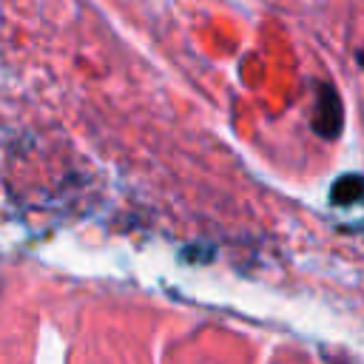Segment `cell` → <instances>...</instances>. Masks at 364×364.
<instances>
[{
    "label": "cell",
    "instance_id": "obj_1",
    "mask_svg": "<svg viewBox=\"0 0 364 364\" xmlns=\"http://www.w3.org/2000/svg\"><path fill=\"white\" fill-rule=\"evenodd\" d=\"M313 125H316V131L324 134L327 139H333L336 131H338V125H341V102H338V97H336V91H333L330 85H324L321 94H318L316 122H313Z\"/></svg>",
    "mask_w": 364,
    "mask_h": 364
},
{
    "label": "cell",
    "instance_id": "obj_2",
    "mask_svg": "<svg viewBox=\"0 0 364 364\" xmlns=\"http://www.w3.org/2000/svg\"><path fill=\"white\" fill-rule=\"evenodd\" d=\"M358 196H361V179L355 173L336 179V185H333V202L336 205H353Z\"/></svg>",
    "mask_w": 364,
    "mask_h": 364
}]
</instances>
